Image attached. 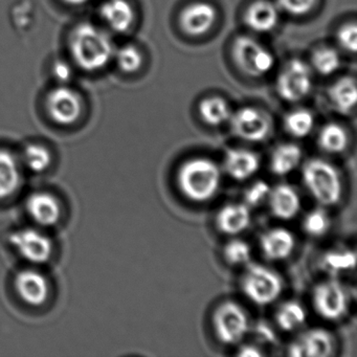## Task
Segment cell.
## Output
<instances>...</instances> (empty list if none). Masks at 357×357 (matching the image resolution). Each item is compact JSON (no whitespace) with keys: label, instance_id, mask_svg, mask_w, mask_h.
I'll return each instance as SVG.
<instances>
[{"label":"cell","instance_id":"obj_1","mask_svg":"<svg viewBox=\"0 0 357 357\" xmlns=\"http://www.w3.org/2000/svg\"><path fill=\"white\" fill-rule=\"evenodd\" d=\"M73 64L83 72L98 73L114 61L116 45L106 29L93 22L77 24L68 36Z\"/></svg>","mask_w":357,"mask_h":357},{"label":"cell","instance_id":"obj_2","mask_svg":"<svg viewBox=\"0 0 357 357\" xmlns=\"http://www.w3.org/2000/svg\"><path fill=\"white\" fill-rule=\"evenodd\" d=\"M220 168L214 160L193 158L185 160L177 171V185L181 194L193 202L212 199L221 185Z\"/></svg>","mask_w":357,"mask_h":357},{"label":"cell","instance_id":"obj_3","mask_svg":"<svg viewBox=\"0 0 357 357\" xmlns=\"http://www.w3.org/2000/svg\"><path fill=\"white\" fill-rule=\"evenodd\" d=\"M302 178L307 191L319 206H333L342 199L340 172L327 160L311 158L305 162Z\"/></svg>","mask_w":357,"mask_h":357},{"label":"cell","instance_id":"obj_4","mask_svg":"<svg viewBox=\"0 0 357 357\" xmlns=\"http://www.w3.org/2000/svg\"><path fill=\"white\" fill-rule=\"evenodd\" d=\"M240 286L244 296L258 306L271 304L283 291L281 277L273 269L261 264H246Z\"/></svg>","mask_w":357,"mask_h":357},{"label":"cell","instance_id":"obj_5","mask_svg":"<svg viewBox=\"0 0 357 357\" xmlns=\"http://www.w3.org/2000/svg\"><path fill=\"white\" fill-rule=\"evenodd\" d=\"M45 112L54 124L70 127L77 124L84 114V99L70 85H57L45 98Z\"/></svg>","mask_w":357,"mask_h":357},{"label":"cell","instance_id":"obj_6","mask_svg":"<svg viewBox=\"0 0 357 357\" xmlns=\"http://www.w3.org/2000/svg\"><path fill=\"white\" fill-rule=\"evenodd\" d=\"M9 243L20 258L32 265L45 264L55 252L53 240L38 227H22L12 231Z\"/></svg>","mask_w":357,"mask_h":357},{"label":"cell","instance_id":"obj_7","mask_svg":"<svg viewBox=\"0 0 357 357\" xmlns=\"http://www.w3.org/2000/svg\"><path fill=\"white\" fill-rule=\"evenodd\" d=\"M231 51L240 70L252 78L266 76L275 66L273 54L252 37L238 36L234 40Z\"/></svg>","mask_w":357,"mask_h":357},{"label":"cell","instance_id":"obj_8","mask_svg":"<svg viewBox=\"0 0 357 357\" xmlns=\"http://www.w3.org/2000/svg\"><path fill=\"white\" fill-rule=\"evenodd\" d=\"M212 324L215 335L225 344L241 342L250 329L248 313L234 301H225L216 307Z\"/></svg>","mask_w":357,"mask_h":357},{"label":"cell","instance_id":"obj_9","mask_svg":"<svg viewBox=\"0 0 357 357\" xmlns=\"http://www.w3.org/2000/svg\"><path fill=\"white\" fill-rule=\"evenodd\" d=\"M312 70L310 66L298 59L289 60L277 77L278 95L288 103H298L308 97L312 89Z\"/></svg>","mask_w":357,"mask_h":357},{"label":"cell","instance_id":"obj_10","mask_svg":"<svg viewBox=\"0 0 357 357\" xmlns=\"http://www.w3.org/2000/svg\"><path fill=\"white\" fill-rule=\"evenodd\" d=\"M229 123L236 137L250 143L265 141L273 131L269 114L254 106H244L231 114Z\"/></svg>","mask_w":357,"mask_h":357},{"label":"cell","instance_id":"obj_11","mask_svg":"<svg viewBox=\"0 0 357 357\" xmlns=\"http://www.w3.org/2000/svg\"><path fill=\"white\" fill-rule=\"evenodd\" d=\"M312 305L319 317L338 321L348 311L349 294L337 280H325L313 288Z\"/></svg>","mask_w":357,"mask_h":357},{"label":"cell","instance_id":"obj_12","mask_svg":"<svg viewBox=\"0 0 357 357\" xmlns=\"http://www.w3.org/2000/svg\"><path fill=\"white\" fill-rule=\"evenodd\" d=\"M14 290L24 304L39 308L47 304L52 294L50 280L38 269L24 268L14 277Z\"/></svg>","mask_w":357,"mask_h":357},{"label":"cell","instance_id":"obj_13","mask_svg":"<svg viewBox=\"0 0 357 357\" xmlns=\"http://www.w3.org/2000/svg\"><path fill=\"white\" fill-rule=\"evenodd\" d=\"M26 212L33 222L41 229L57 225L63 216L61 200L47 191L31 194L26 202Z\"/></svg>","mask_w":357,"mask_h":357},{"label":"cell","instance_id":"obj_14","mask_svg":"<svg viewBox=\"0 0 357 357\" xmlns=\"http://www.w3.org/2000/svg\"><path fill=\"white\" fill-rule=\"evenodd\" d=\"M334 340L323 328H312L289 344L287 353L292 357H328L333 354Z\"/></svg>","mask_w":357,"mask_h":357},{"label":"cell","instance_id":"obj_15","mask_svg":"<svg viewBox=\"0 0 357 357\" xmlns=\"http://www.w3.org/2000/svg\"><path fill=\"white\" fill-rule=\"evenodd\" d=\"M217 15L216 8L212 3L195 1L183 8L179 15V24L189 36H204L216 24Z\"/></svg>","mask_w":357,"mask_h":357},{"label":"cell","instance_id":"obj_16","mask_svg":"<svg viewBox=\"0 0 357 357\" xmlns=\"http://www.w3.org/2000/svg\"><path fill=\"white\" fill-rule=\"evenodd\" d=\"M24 183V167L20 156L0 147V202L11 199Z\"/></svg>","mask_w":357,"mask_h":357},{"label":"cell","instance_id":"obj_17","mask_svg":"<svg viewBox=\"0 0 357 357\" xmlns=\"http://www.w3.org/2000/svg\"><path fill=\"white\" fill-rule=\"evenodd\" d=\"M99 14L106 28L116 34L128 32L135 24V9L128 0H104Z\"/></svg>","mask_w":357,"mask_h":357},{"label":"cell","instance_id":"obj_18","mask_svg":"<svg viewBox=\"0 0 357 357\" xmlns=\"http://www.w3.org/2000/svg\"><path fill=\"white\" fill-rule=\"evenodd\" d=\"M280 22V9L269 0H256L250 3L244 13V22L252 32H271Z\"/></svg>","mask_w":357,"mask_h":357},{"label":"cell","instance_id":"obj_19","mask_svg":"<svg viewBox=\"0 0 357 357\" xmlns=\"http://www.w3.org/2000/svg\"><path fill=\"white\" fill-rule=\"evenodd\" d=\"M225 172L238 181H246L254 176L260 169V158L254 151L241 148H231L225 153L223 162Z\"/></svg>","mask_w":357,"mask_h":357},{"label":"cell","instance_id":"obj_20","mask_svg":"<svg viewBox=\"0 0 357 357\" xmlns=\"http://www.w3.org/2000/svg\"><path fill=\"white\" fill-rule=\"evenodd\" d=\"M296 248L294 234L284 227H275L262 234L260 248L263 256L271 261L287 259Z\"/></svg>","mask_w":357,"mask_h":357},{"label":"cell","instance_id":"obj_21","mask_svg":"<svg viewBox=\"0 0 357 357\" xmlns=\"http://www.w3.org/2000/svg\"><path fill=\"white\" fill-rule=\"evenodd\" d=\"M269 210L280 220H291L301 210V198L291 185L281 183L271 189L268 198Z\"/></svg>","mask_w":357,"mask_h":357},{"label":"cell","instance_id":"obj_22","mask_svg":"<svg viewBox=\"0 0 357 357\" xmlns=\"http://www.w3.org/2000/svg\"><path fill=\"white\" fill-rule=\"evenodd\" d=\"M250 208L245 204H229L218 211L215 223L220 233L236 236L250 227Z\"/></svg>","mask_w":357,"mask_h":357},{"label":"cell","instance_id":"obj_23","mask_svg":"<svg viewBox=\"0 0 357 357\" xmlns=\"http://www.w3.org/2000/svg\"><path fill=\"white\" fill-rule=\"evenodd\" d=\"M328 98L334 109L340 114H350L356 106V81L353 77L349 76L338 79L329 87Z\"/></svg>","mask_w":357,"mask_h":357},{"label":"cell","instance_id":"obj_24","mask_svg":"<svg viewBox=\"0 0 357 357\" xmlns=\"http://www.w3.org/2000/svg\"><path fill=\"white\" fill-rule=\"evenodd\" d=\"M303 152L296 144L285 143L277 146L269 160V168L273 174L285 176L298 168L302 160Z\"/></svg>","mask_w":357,"mask_h":357},{"label":"cell","instance_id":"obj_25","mask_svg":"<svg viewBox=\"0 0 357 357\" xmlns=\"http://www.w3.org/2000/svg\"><path fill=\"white\" fill-rule=\"evenodd\" d=\"M200 118L208 126L218 127L229 122L231 112L227 100L220 96L204 98L198 105Z\"/></svg>","mask_w":357,"mask_h":357},{"label":"cell","instance_id":"obj_26","mask_svg":"<svg viewBox=\"0 0 357 357\" xmlns=\"http://www.w3.org/2000/svg\"><path fill=\"white\" fill-rule=\"evenodd\" d=\"M22 167L33 173H45L54 162L53 152L45 144H29L20 156Z\"/></svg>","mask_w":357,"mask_h":357},{"label":"cell","instance_id":"obj_27","mask_svg":"<svg viewBox=\"0 0 357 357\" xmlns=\"http://www.w3.org/2000/svg\"><path fill=\"white\" fill-rule=\"evenodd\" d=\"M317 144L326 153H342L348 147V132L342 125L337 123H328L319 130Z\"/></svg>","mask_w":357,"mask_h":357},{"label":"cell","instance_id":"obj_28","mask_svg":"<svg viewBox=\"0 0 357 357\" xmlns=\"http://www.w3.org/2000/svg\"><path fill=\"white\" fill-rule=\"evenodd\" d=\"M306 310L296 301H288L280 305L275 311V319L278 327L285 332H291L300 328L306 321Z\"/></svg>","mask_w":357,"mask_h":357},{"label":"cell","instance_id":"obj_29","mask_svg":"<svg viewBox=\"0 0 357 357\" xmlns=\"http://www.w3.org/2000/svg\"><path fill=\"white\" fill-rule=\"evenodd\" d=\"M284 126L291 137L303 139L308 137L314 127V116L309 110L300 108L288 112L284 119Z\"/></svg>","mask_w":357,"mask_h":357},{"label":"cell","instance_id":"obj_30","mask_svg":"<svg viewBox=\"0 0 357 357\" xmlns=\"http://www.w3.org/2000/svg\"><path fill=\"white\" fill-rule=\"evenodd\" d=\"M313 70L323 77L335 74L342 66V59L336 50L329 47H321L314 50L311 55Z\"/></svg>","mask_w":357,"mask_h":357},{"label":"cell","instance_id":"obj_31","mask_svg":"<svg viewBox=\"0 0 357 357\" xmlns=\"http://www.w3.org/2000/svg\"><path fill=\"white\" fill-rule=\"evenodd\" d=\"M114 61L119 70L124 74H135L143 66L144 56L139 47L135 45H125L116 47Z\"/></svg>","mask_w":357,"mask_h":357},{"label":"cell","instance_id":"obj_32","mask_svg":"<svg viewBox=\"0 0 357 357\" xmlns=\"http://www.w3.org/2000/svg\"><path fill=\"white\" fill-rule=\"evenodd\" d=\"M223 259L231 266H240L250 263L252 248L242 239H231L225 243L222 250Z\"/></svg>","mask_w":357,"mask_h":357},{"label":"cell","instance_id":"obj_33","mask_svg":"<svg viewBox=\"0 0 357 357\" xmlns=\"http://www.w3.org/2000/svg\"><path fill=\"white\" fill-rule=\"evenodd\" d=\"M303 229L311 237H321L329 231L331 221L329 215L324 208H314L305 215L303 219Z\"/></svg>","mask_w":357,"mask_h":357},{"label":"cell","instance_id":"obj_34","mask_svg":"<svg viewBox=\"0 0 357 357\" xmlns=\"http://www.w3.org/2000/svg\"><path fill=\"white\" fill-rule=\"evenodd\" d=\"M355 254L348 250H331L324 257V265L332 271H346L354 268Z\"/></svg>","mask_w":357,"mask_h":357},{"label":"cell","instance_id":"obj_35","mask_svg":"<svg viewBox=\"0 0 357 357\" xmlns=\"http://www.w3.org/2000/svg\"><path fill=\"white\" fill-rule=\"evenodd\" d=\"M269 193H271V187L268 183L263 181H257L248 187L244 192V202L248 208H255L267 202Z\"/></svg>","mask_w":357,"mask_h":357},{"label":"cell","instance_id":"obj_36","mask_svg":"<svg viewBox=\"0 0 357 357\" xmlns=\"http://www.w3.org/2000/svg\"><path fill=\"white\" fill-rule=\"evenodd\" d=\"M338 45L348 53L355 54L357 50V26L355 22H348L338 29L336 34Z\"/></svg>","mask_w":357,"mask_h":357},{"label":"cell","instance_id":"obj_37","mask_svg":"<svg viewBox=\"0 0 357 357\" xmlns=\"http://www.w3.org/2000/svg\"><path fill=\"white\" fill-rule=\"evenodd\" d=\"M277 6L289 15L304 16L314 9L317 0H277Z\"/></svg>","mask_w":357,"mask_h":357},{"label":"cell","instance_id":"obj_38","mask_svg":"<svg viewBox=\"0 0 357 357\" xmlns=\"http://www.w3.org/2000/svg\"><path fill=\"white\" fill-rule=\"evenodd\" d=\"M74 64L63 59H57L52 63L51 75L57 85H70L75 76Z\"/></svg>","mask_w":357,"mask_h":357},{"label":"cell","instance_id":"obj_39","mask_svg":"<svg viewBox=\"0 0 357 357\" xmlns=\"http://www.w3.org/2000/svg\"><path fill=\"white\" fill-rule=\"evenodd\" d=\"M238 356L242 357H260L262 356L263 352L261 349L252 344H245L239 349L237 353Z\"/></svg>","mask_w":357,"mask_h":357},{"label":"cell","instance_id":"obj_40","mask_svg":"<svg viewBox=\"0 0 357 357\" xmlns=\"http://www.w3.org/2000/svg\"><path fill=\"white\" fill-rule=\"evenodd\" d=\"M91 1V0H62V3L68 6H72V7H81V6L86 5Z\"/></svg>","mask_w":357,"mask_h":357}]
</instances>
